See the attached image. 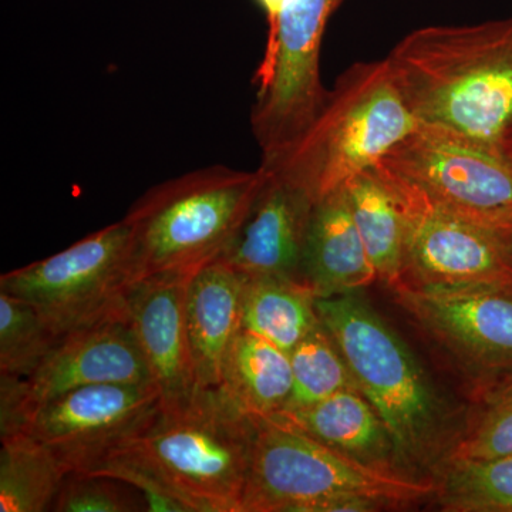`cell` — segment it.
<instances>
[{
    "instance_id": "6da1fadb",
    "label": "cell",
    "mask_w": 512,
    "mask_h": 512,
    "mask_svg": "<svg viewBox=\"0 0 512 512\" xmlns=\"http://www.w3.org/2000/svg\"><path fill=\"white\" fill-rule=\"evenodd\" d=\"M386 59L419 124L503 143L512 126V19L417 29Z\"/></svg>"
},
{
    "instance_id": "7a4b0ae2",
    "label": "cell",
    "mask_w": 512,
    "mask_h": 512,
    "mask_svg": "<svg viewBox=\"0 0 512 512\" xmlns=\"http://www.w3.org/2000/svg\"><path fill=\"white\" fill-rule=\"evenodd\" d=\"M255 419L217 387L161 403L123 451L157 474L191 512H242Z\"/></svg>"
},
{
    "instance_id": "3957f363",
    "label": "cell",
    "mask_w": 512,
    "mask_h": 512,
    "mask_svg": "<svg viewBox=\"0 0 512 512\" xmlns=\"http://www.w3.org/2000/svg\"><path fill=\"white\" fill-rule=\"evenodd\" d=\"M417 126L387 59L355 63L328 90L305 133L264 168L318 202L373 170Z\"/></svg>"
},
{
    "instance_id": "277c9868",
    "label": "cell",
    "mask_w": 512,
    "mask_h": 512,
    "mask_svg": "<svg viewBox=\"0 0 512 512\" xmlns=\"http://www.w3.org/2000/svg\"><path fill=\"white\" fill-rule=\"evenodd\" d=\"M316 312L389 431L397 466L429 464L446 433V416L412 350L359 292L316 298Z\"/></svg>"
},
{
    "instance_id": "5b68a950",
    "label": "cell",
    "mask_w": 512,
    "mask_h": 512,
    "mask_svg": "<svg viewBox=\"0 0 512 512\" xmlns=\"http://www.w3.org/2000/svg\"><path fill=\"white\" fill-rule=\"evenodd\" d=\"M265 180L264 167L212 165L151 187L124 217L133 231L137 279L190 271L221 256Z\"/></svg>"
},
{
    "instance_id": "8992f818",
    "label": "cell",
    "mask_w": 512,
    "mask_h": 512,
    "mask_svg": "<svg viewBox=\"0 0 512 512\" xmlns=\"http://www.w3.org/2000/svg\"><path fill=\"white\" fill-rule=\"evenodd\" d=\"M254 419L242 512H318L348 495L409 504L439 490L433 481L365 463L278 421Z\"/></svg>"
},
{
    "instance_id": "52a82bcc",
    "label": "cell",
    "mask_w": 512,
    "mask_h": 512,
    "mask_svg": "<svg viewBox=\"0 0 512 512\" xmlns=\"http://www.w3.org/2000/svg\"><path fill=\"white\" fill-rule=\"evenodd\" d=\"M373 171L402 220L403 274L397 286L454 291L512 284V235L458 217L383 164Z\"/></svg>"
},
{
    "instance_id": "ba28073f",
    "label": "cell",
    "mask_w": 512,
    "mask_h": 512,
    "mask_svg": "<svg viewBox=\"0 0 512 512\" xmlns=\"http://www.w3.org/2000/svg\"><path fill=\"white\" fill-rule=\"evenodd\" d=\"M137 279L133 231L114 222L64 249L0 278V291L23 299L63 336L119 311Z\"/></svg>"
},
{
    "instance_id": "9c48e42d",
    "label": "cell",
    "mask_w": 512,
    "mask_h": 512,
    "mask_svg": "<svg viewBox=\"0 0 512 512\" xmlns=\"http://www.w3.org/2000/svg\"><path fill=\"white\" fill-rule=\"evenodd\" d=\"M343 0H291L266 39L255 74L252 131L271 167L311 126L328 90L320 82V46L330 15Z\"/></svg>"
},
{
    "instance_id": "30bf717a",
    "label": "cell",
    "mask_w": 512,
    "mask_h": 512,
    "mask_svg": "<svg viewBox=\"0 0 512 512\" xmlns=\"http://www.w3.org/2000/svg\"><path fill=\"white\" fill-rule=\"evenodd\" d=\"M464 220L512 235V147L419 124L380 161Z\"/></svg>"
},
{
    "instance_id": "8fae6325",
    "label": "cell",
    "mask_w": 512,
    "mask_h": 512,
    "mask_svg": "<svg viewBox=\"0 0 512 512\" xmlns=\"http://www.w3.org/2000/svg\"><path fill=\"white\" fill-rule=\"evenodd\" d=\"M160 407L156 383L94 384L37 407L28 434L69 473H87L146 429Z\"/></svg>"
},
{
    "instance_id": "7c38bea8",
    "label": "cell",
    "mask_w": 512,
    "mask_h": 512,
    "mask_svg": "<svg viewBox=\"0 0 512 512\" xmlns=\"http://www.w3.org/2000/svg\"><path fill=\"white\" fill-rule=\"evenodd\" d=\"M393 291L404 311L466 365L480 390L512 376V284Z\"/></svg>"
},
{
    "instance_id": "4fadbf2b",
    "label": "cell",
    "mask_w": 512,
    "mask_h": 512,
    "mask_svg": "<svg viewBox=\"0 0 512 512\" xmlns=\"http://www.w3.org/2000/svg\"><path fill=\"white\" fill-rule=\"evenodd\" d=\"M107 383H154L126 302L119 311L60 338L45 362L25 379L30 413L74 389Z\"/></svg>"
},
{
    "instance_id": "5bb4252c",
    "label": "cell",
    "mask_w": 512,
    "mask_h": 512,
    "mask_svg": "<svg viewBox=\"0 0 512 512\" xmlns=\"http://www.w3.org/2000/svg\"><path fill=\"white\" fill-rule=\"evenodd\" d=\"M197 269L143 276L126 293L127 316L163 404L180 402L198 387L185 312Z\"/></svg>"
},
{
    "instance_id": "9a60e30c",
    "label": "cell",
    "mask_w": 512,
    "mask_h": 512,
    "mask_svg": "<svg viewBox=\"0 0 512 512\" xmlns=\"http://www.w3.org/2000/svg\"><path fill=\"white\" fill-rule=\"evenodd\" d=\"M313 205L301 188L266 170L261 191L221 258L247 276L301 281Z\"/></svg>"
},
{
    "instance_id": "2e32d148",
    "label": "cell",
    "mask_w": 512,
    "mask_h": 512,
    "mask_svg": "<svg viewBox=\"0 0 512 512\" xmlns=\"http://www.w3.org/2000/svg\"><path fill=\"white\" fill-rule=\"evenodd\" d=\"M247 279L221 256L200 266L191 276L185 312L200 387L221 384L225 359L242 330Z\"/></svg>"
},
{
    "instance_id": "e0dca14e",
    "label": "cell",
    "mask_w": 512,
    "mask_h": 512,
    "mask_svg": "<svg viewBox=\"0 0 512 512\" xmlns=\"http://www.w3.org/2000/svg\"><path fill=\"white\" fill-rule=\"evenodd\" d=\"M301 281L316 298L359 292L379 281L356 227L345 187L313 205Z\"/></svg>"
},
{
    "instance_id": "ac0fdd59",
    "label": "cell",
    "mask_w": 512,
    "mask_h": 512,
    "mask_svg": "<svg viewBox=\"0 0 512 512\" xmlns=\"http://www.w3.org/2000/svg\"><path fill=\"white\" fill-rule=\"evenodd\" d=\"M269 420L301 431L365 463L399 470L389 431L359 390H343L312 406L284 410Z\"/></svg>"
},
{
    "instance_id": "d6986e66",
    "label": "cell",
    "mask_w": 512,
    "mask_h": 512,
    "mask_svg": "<svg viewBox=\"0 0 512 512\" xmlns=\"http://www.w3.org/2000/svg\"><path fill=\"white\" fill-rule=\"evenodd\" d=\"M220 387L248 416L269 419L282 412L291 397V357L242 329L225 359Z\"/></svg>"
},
{
    "instance_id": "ffe728a7",
    "label": "cell",
    "mask_w": 512,
    "mask_h": 512,
    "mask_svg": "<svg viewBox=\"0 0 512 512\" xmlns=\"http://www.w3.org/2000/svg\"><path fill=\"white\" fill-rule=\"evenodd\" d=\"M319 325L316 296L308 285L285 276H248L242 329L289 355Z\"/></svg>"
},
{
    "instance_id": "44dd1931",
    "label": "cell",
    "mask_w": 512,
    "mask_h": 512,
    "mask_svg": "<svg viewBox=\"0 0 512 512\" xmlns=\"http://www.w3.org/2000/svg\"><path fill=\"white\" fill-rule=\"evenodd\" d=\"M69 470L28 433L2 440L0 512L52 510Z\"/></svg>"
},
{
    "instance_id": "7402d4cb",
    "label": "cell",
    "mask_w": 512,
    "mask_h": 512,
    "mask_svg": "<svg viewBox=\"0 0 512 512\" xmlns=\"http://www.w3.org/2000/svg\"><path fill=\"white\" fill-rule=\"evenodd\" d=\"M345 188L377 278L393 289L402 281L404 258L403 227L396 202L373 170L356 175Z\"/></svg>"
},
{
    "instance_id": "603a6c76",
    "label": "cell",
    "mask_w": 512,
    "mask_h": 512,
    "mask_svg": "<svg viewBox=\"0 0 512 512\" xmlns=\"http://www.w3.org/2000/svg\"><path fill=\"white\" fill-rule=\"evenodd\" d=\"M437 494L444 511L512 512V454L448 460Z\"/></svg>"
},
{
    "instance_id": "cb8c5ba5",
    "label": "cell",
    "mask_w": 512,
    "mask_h": 512,
    "mask_svg": "<svg viewBox=\"0 0 512 512\" xmlns=\"http://www.w3.org/2000/svg\"><path fill=\"white\" fill-rule=\"evenodd\" d=\"M289 357L292 392L284 410L312 406L343 390H359L342 353L322 323L289 353Z\"/></svg>"
},
{
    "instance_id": "d4e9b609",
    "label": "cell",
    "mask_w": 512,
    "mask_h": 512,
    "mask_svg": "<svg viewBox=\"0 0 512 512\" xmlns=\"http://www.w3.org/2000/svg\"><path fill=\"white\" fill-rule=\"evenodd\" d=\"M60 338L30 303L0 291V375L28 379Z\"/></svg>"
},
{
    "instance_id": "484cf974",
    "label": "cell",
    "mask_w": 512,
    "mask_h": 512,
    "mask_svg": "<svg viewBox=\"0 0 512 512\" xmlns=\"http://www.w3.org/2000/svg\"><path fill=\"white\" fill-rule=\"evenodd\" d=\"M512 454V376L480 390V406L448 460H483Z\"/></svg>"
},
{
    "instance_id": "4316f807",
    "label": "cell",
    "mask_w": 512,
    "mask_h": 512,
    "mask_svg": "<svg viewBox=\"0 0 512 512\" xmlns=\"http://www.w3.org/2000/svg\"><path fill=\"white\" fill-rule=\"evenodd\" d=\"M121 481L94 474L70 473L52 511L56 512H130L138 505L120 487Z\"/></svg>"
},
{
    "instance_id": "83f0119b",
    "label": "cell",
    "mask_w": 512,
    "mask_h": 512,
    "mask_svg": "<svg viewBox=\"0 0 512 512\" xmlns=\"http://www.w3.org/2000/svg\"><path fill=\"white\" fill-rule=\"evenodd\" d=\"M79 474L106 476L119 480L121 483L133 485L146 500L147 511L191 512L173 488L168 487L157 474L123 451H116L111 456L104 458L99 466L92 468L87 473Z\"/></svg>"
},
{
    "instance_id": "f1b7e54d",
    "label": "cell",
    "mask_w": 512,
    "mask_h": 512,
    "mask_svg": "<svg viewBox=\"0 0 512 512\" xmlns=\"http://www.w3.org/2000/svg\"><path fill=\"white\" fill-rule=\"evenodd\" d=\"M30 420L25 379L0 375V439L28 433Z\"/></svg>"
},
{
    "instance_id": "f546056e",
    "label": "cell",
    "mask_w": 512,
    "mask_h": 512,
    "mask_svg": "<svg viewBox=\"0 0 512 512\" xmlns=\"http://www.w3.org/2000/svg\"><path fill=\"white\" fill-rule=\"evenodd\" d=\"M256 2L265 12L266 20H268V36H271L275 32L276 26H278L279 18H281L291 0H256Z\"/></svg>"
},
{
    "instance_id": "4dcf8cb0",
    "label": "cell",
    "mask_w": 512,
    "mask_h": 512,
    "mask_svg": "<svg viewBox=\"0 0 512 512\" xmlns=\"http://www.w3.org/2000/svg\"><path fill=\"white\" fill-rule=\"evenodd\" d=\"M504 143L512 147V126L508 128L507 133L504 134Z\"/></svg>"
}]
</instances>
